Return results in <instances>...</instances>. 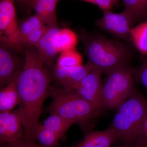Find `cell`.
<instances>
[{"label": "cell", "mask_w": 147, "mask_h": 147, "mask_svg": "<svg viewBox=\"0 0 147 147\" xmlns=\"http://www.w3.org/2000/svg\"><path fill=\"white\" fill-rule=\"evenodd\" d=\"M34 47H27L24 67L17 80L20 102L16 110L24 124L23 139L30 142H35L42 105L51 88L50 75Z\"/></svg>", "instance_id": "1"}, {"label": "cell", "mask_w": 147, "mask_h": 147, "mask_svg": "<svg viewBox=\"0 0 147 147\" xmlns=\"http://www.w3.org/2000/svg\"><path fill=\"white\" fill-rule=\"evenodd\" d=\"M84 49L92 68L107 74L128 65L131 56L130 46L125 42L107 38L98 34L84 35Z\"/></svg>", "instance_id": "2"}, {"label": "cell", "mask_w": 147, "mask_h": 147, "mask_svg": "<svg viewBox=\"0 0 147 147\" xmlns=\"http://www.w3.org/2000/svg\"><path fill=\"white\" fill-rule=\"evenodd\" d=\"M110 127L115 131L118 139L129 147L140 144L143 127L147 118V100L134 91L117 108Z\"/></svg>", "instance_id": "3"}, {"label": "cell", "mask_w": 147, "mask_h": 147, "mask_svg": "<svg viewBox=\"0 0 147 147\" xmlns=\"http://www.w3.org/2000/svg\"><path fill=\"white\" fill-rule=\"evenodd\" d=\"M53 100L50 113L58 115L74 124L84 125L100 115L101 112L73 92L62 88H50Z\"/></svg>", "instance_id": "4"}, {"label": "cell", "mask_w": 147, "mask_h": 147, "mask_svg": "<svg viewBox=\"0 0 147 147\" xmlns=\"http://www.w3.org/2000/svg\"><path fill=\"white\" fill-rule=\"evenodd\" d=\"M134 68L127 65L107 74L102 86L105 110L117 109L134 91Z\"/></svg>", "instance_id": "5"}, {"label": "cell", "mask_w": 147, "mask_h": 147, "mask_svg": "<svg viewBox=\"0 0 147 147\" xmlns=\"http://www.w3.org/2000/svg\"><path fill=\"white\" fill-rule=\"evenodd\" d=\"M73 123L55 114L50 116L42 124L39 123L35 134V141L44 147L57 146Z\"/></svg>", "instance_id": "6"}, {"label": "cell", "mask_w": 147, "mask_h": 147, "mask_svg": "<svg viewBox=\"0 0 147 147\" xmlns=\"http://www.w3.org/2000/svg\"><path fill=\"white\" fill-rule=\"evenodd\" d=\"M102 72L92 68L86 75L80 81L73 92L86 100L98 110H105L102 99Z\"/></svg>", "instance_id": "7"}, {"label": "cell", "mask_w": 147, "mask_h": 147, "mask_svg": "<svg viewBox=\"0 0 147 147\" xmlns=\"http://www.w3.org/2000/svg\"><path fill=\"white\" fill-rule=\"evenodd\" d=\"M18 25L14 0H0V38L6 46L15 47Z\"/></svg>", "instance_id": "8"}, {"label": "cell", "mask_w": 147, "mask_h": 147, "mask_svg": "<svg viewBox=\"0 0 147 147\" xmlns=\"http://www.w3.org/2000/svg\"><path fill=\"white\" fill-rule=\"evenodd\" d=\"M96 24L98 28L116 37L127 42L131 41L130 32L133 24L123 11L119 13H113L111 11H103L102 18Z\"/></svg>", "instance_id": "9"}, {"label": "cell", "mask_w": 147, "mask_h": 147, "mask_svg": "<svg viewBox=\"0 0 147 147\" xmlns=\"http://www.w3.org/2000/svg\"><path fill=\"white\" fill-rule=\"evenodd\" d=\"M47 27L35 14L30 16L19 26L15 47L23 45L27 47H34Z\"/></svg>", "instance_id": "10"}, {"label": "cell", "mask_w": 147, "mask_h": 147, "mask_svg": "<svg viewBox=\"0 0 147 147\" xmlns=\"http://www.w3.org/2000/svg\"><path fill=\"white\" fill-rule=\"evenodd\" d=\"M24 124L17 110L0 113L1 144L13 143L24 138Z\"/></svg>", "instance_id": "11"}, {"label": "cell", "mask_w": 147, "mask_h": 147, "mask_svg": "<svg viewBox=\"0 0 147 147\" xmlns=\"http://www.w3.org/2000/svg\"><path fill=\"white\" fill-rule=\"evenodd\" d=\"M91 66L86 65L70 67H56L53 76L62 88L67 91H72L80 81L91 70Z\"/></svg>", "instance_id": "12"}, {"label": "cell", "mask_w": 147, "mask_h": 147, "mask_svg": "<svg viewBox=\"0 0 147 147\" xmlns=\"http://www.w3.org/2000/svg\"><path fill=\"white\" fill-rule=\"evenodd\" d=\"M59 30L57 25L47 26L46 31L34 46L38 56L44 63L52 62L58 53L55 39Z\"/></svg>", "instance_id": "13"}, {"label": "cell", "mask_w": 147, "mask_h": 147, "mask_svg": "<svg viewBox=\"0 0 147 147\" xmlns=\"http://www.w3.org/2000/svg\"><path fill=\"white\" fill-rule=\"evenodd\" d=\"M20 71L13 75L10 81L0 91V113L11 112L20 102L17 80Z\"/></svg>", "instance_id": "14"}, {"label": "cell", "mask_w": 147, "mask_h": 147, "mask_svg": "<svg viewBox=\"0 0 147 147\" xmlns=\"http://www.w3.org/2000/svg\"><path fill=\"white\" fill-rule=\"evenodd\" d=\"M117 140L115 131L110 127L102 131L88 132L82 142L74 147H109Z\"/></svg>", "instance_id": "15"}, {"label": "cell", "mask_w": 147, "mask_h": 147, "mask_svg": "<svg viewBox=\"0 0 147 147\" xmlns=\"http://www.w3.org/2000/svg\"><path fill=\"white\" fill-rule=\"evenodd\" d=\"M59 0H32L30 7L46 26L57 25L56 6Z\"/></svg>", "instance_id": "16"}, {"label": "cell", "mask_w": 147, "mask_h": 147, "mask_svg": "<svg viewBox=\"0 0 147 147\" xmlns=\"http://www.w3.org/2000/svg\"><path fill=\"white\" fill-rule=\"evenodd\" d=\"M16 65L11 53L5 45L0 47V87L5 86L10 81L16 71Z\"/></svg>", "instance_id": "17"}, {"label": "cell", "mask_w": 147, "mask_h": 147, "mask_svg": "<svg viewBox=\"0 0 147 147\" xmlns=\"http://www.w3.org/2000/svg\"><path fill=\"white\" fill-rule=\"evenodd\" d=\"M123 12L130 18L133 24L147 17V0H122Z\"/></svg>", "instance_id": "18"}, {"label": "cell", "mask_w": 147, "mask_h": 147, "mask_svg": "<svg viewBox=\"0 0 147 147\" xmlns=\"http://www.w3.org/2000/svg\"><path fill=\"white\" fill-rule=\"evenodd\" d=\"M58 53L65 50L75 49L78 42V38L75 32L67 28L60 29L55 39Z\"/></svg>", "instance_id": "19"}, {"label": "cell", "mask_w": 147, "mask_h": 147, "mask_svg": "<svg viewBox=\"0 0 147 147\" xmlns=\"http://www.w3.org/2000/svg\"><path fill=\"white\" fill-rule=\"evenodd\" d=\"M131 41L142 55L147 56V21L132 28Z\"/></svg>", "instance_id": "20"}, {"label": "cell", "mask_w": 147, "mask_h": 147, "mask_svg": "<svg viewBox=\"0 0 147 147\" xmlns=\"http://www.w3.org/2000/svg\"><path fill=\"white\" fill-rule=\"evenodd\" d=\"M82 55L75 49L61 52L56 67H59L78 66L83 65Z\"/></svg>", "instance_id": "21"}, {"label": "cell", "mask_w": 147, "mask_h": 147, "mask_svg": "<svg viewBox=\"0 0 147 147\" xmlns=\"http://www.w3.org/2000/svg\"><path fill=\"white\" fill-rule=\"evenodd\" d=\"M134 78L147 90V57L143 59L141 65L134 69Z\"/></svg>", "instance_id": "22"}, {"label": "cell", "mask_w": 147, "mask_h": 147, "mask_svg": "<svg viewBox=\"0 0 147 147\" xmlns=\"http://www.w3.org/2000/svg\"><path fill=\"white\" fill-rule=\"evenodd\" d=\"M1 147H44L36 142L26 141L23 138L18 141L7 144H1Z\"/></svg>", "instance_id": "23"}, {"label": "cell", "mask_w": 147, "mask_h": 147, "mask_svg": "<svg viewBox=\"0 0 147 147\" xmlns=\"http://www.w3.org/2000/svg\"><path fill=\"white\" fill-rule=\"evenodd\" d=\"M95 5L99 7L103 11H111L117 0H94Z\"/></svg>", "instance_id": "24"}, {"label": "cell", "mask_w": 147, "mask_h": 147, "mask_svg": "<svg viewBox=\"0 0 147 147\" xmlns=\"http://www.w3.org/2000/svg\"><path fill=\"white\" fill-rule=\"evenodd\" d=\"M143 132H144V136H145L146 139V142L144 144L145 145V146L147 147V118L146 119L144 123V127H143Z\"/></svg>", "instance_id": "25"}, {"label": "cell", "mask_w": 147, "mask_h": 147, "mask_svg": "<svg viewBox=\"0 0 147 147\" xmlns=\"http://www.w3.org/2000/svg\"><path fill=\"white\" fill-rule=\"evenodd\" d=\"M18 2L30 6L32 0H16Z\"/></svg>", "instance_id": "26"}, {"label": "cell", "mask_w": 147, "mask_h": 147, "mask_svg": "<svg viewBox=\"0 0 147 147\" xmlns=\"http://www.w3.org/2000/svg\"><path fill=\"white\" fill-rule=\"evenodd\" d=\"M81 1H84L86 2L95 4V2L94 0H81Z\"/></svg>", "instance_id": "27"}, {"label": "cell", "mask_w": 147, "mask_h": 147, "mask_svg": "<svg viewBox=\"0 0 147 147\" xmlns=\"http://www.w3.org/2000/svg\"><path fill=\"white\" fill-rule=\"evenodd\" d=\"M133 147H146L145 146V145L144 144H138L135 145V146H134Z\"/></svg>", "instance_id": "28"}, {"label": "cell", "mask_w": 147, "mask_h": 147, "mask_svg": "<svg viewBox=\"0 0 147 147\" xmlns=\"http://www.w3.org/2000/svg\"><path fill=\"white\" fill-rule=\"evenodd\" d=\"M109 147H111V146H110ZM114 147H129L128 146H127L126 145L124 144L123 145H122V146H115Z\"/></svg>", "instance_id": "29"}]
</instances>
